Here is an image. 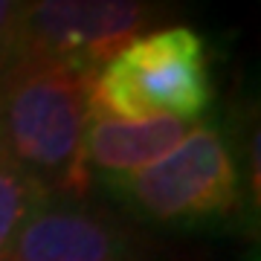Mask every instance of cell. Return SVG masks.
Wrapping results in <instances>:
<instances>
[{
    "mask_svg": "<svg viewBox=\"0 0 261 261\" xmlns=\"http://www.w3.org/2000/svg\"><path fill=\"white\" fill-rule=\"evenodd\" d=\"M3 261H174L154 235L93 200H41Z\"/></svg>",
    "mask_w": 261,
    "mask_h": 261,
    "instance_id": "5b68a950",
    "label": "cell"
},
{
    "mask_svg": "<svg viewBox=\"0 0 261 261\" xmlns=\"http://www.w3.org/2000/svg\"><path fill=\"white\" fill-rule=\"evenodd\" d=\"M102 189L145 232H203L250 218L241 157L218 125L197 122L151 166L102 183Z\"/></svg>",
    "mask_w": 261,
    "mask_h": 261,
    "instance_id": "7a4b0ae2",
    "label": "cell"
},
{
    "mask_svg": "<svg viewBox=\"0 0 261 261\" xmlns=\"http://www.w3.org/2000/svg\"><path fill=\"white\" fill-rule=\"evenodd\" d=\"M212 99L206 38L189 23H168L134 38L90 82V113L113 119L197 122Z\"/></svg>",
    "mask_w": 261,
    "mask_h": 261,
    "instance_id": "3957f363",
    "label": "cell"
},
{
    "mask_svg": "<svg viewBox=\"0 0 261 261\" xmlns=\"http://www.w3.org/2000/svg\"><path fill=\"white\" fill-rule=\"evenodd\" d=\"M90 82L75 64L20 58L0 82V154L47 200H90Z\"/></svg>",
    "mask_w": 261,
    "mask_h": 261,
    "instance_id": "6da1fadb",
    "label": "cell"
},
{
    "mask_svg": "<svg viewBox=\"0 0 261 261\" xmlns=\"http://www.w3.org/2000/svg\"><path fill=\"white\" fill-rule=\"evenodd\" d=\"M29 0H0V82L18 56V27Z\"/></svg>",
    "mask_w": 261,
    "mask_h": 261,
    "instance_id": "ba28073f",
    "label": "cell"
},
{
    "mask_svg": "<svg viewBox=\"0 0 261 261\" xmlns=\"http://www.w3.org/2000/svg\"><path fill=\"white\" fill-rule=\"evenodd\" d=\"M197 122L183 119H113L90 113L84 134V163L93 186L128 177L171 151Z\"/></svg>",
    "mask_w": 261,
    "mask_h": 261,
    "instance_id": "8992f818",
    "label": "cell"
},
{
    "mask_svg": "<svg viewBox=\"0 0 261 261\" xmlns=\"http://www.w3.org/2000/svg\"><path fill=\"white\" fill-rule=\"evenodd\" d=\"M168 15V0H29L18 27L15 61L49 58L96 73Z\"/></svg>",
    "mask_w": 261,
    "mask_h": 261,
    "instance_id": "277c9868",
    "label": "cell"
},
{
    "mask_svg": "<svg viewBox=\"0 0 261 261\" xmlns=\"http://www.w3.org/2000/svg\"><path fill=\"white\" fill-rule=\"evenodd\" d=\"M41 200H47V197L0 154V261H3L6 250H9L15 232L23 224V218Z\"/></svg>",
    "mask_w": 261,
    "mask_h": 261,
    "instance_id": "52a82bcc",
    "label": "cell"
}]
</instances>
